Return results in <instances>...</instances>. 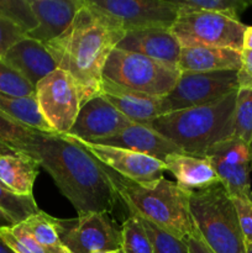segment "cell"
Wrapping results in <instances>:
<instances>
[{
	"mask_svg": "<svg viewBox=\"0 0 252 253\" xmlns=\"http://www.w3.org/2000/svg\"><path fill=\"white\" fill-rule=\"evenodd\" d=\"M99 95L106 99L111 105L115 106L116 110L120 111L133 124L148 127H151V124L156 119L169 113L166 105L165 96L161 98L128 90L114 85L104 79Z\"/></svg>",
	"mask_w": 252,
	"mask_h": 253,
	"instance_id": "obj_14",
	"label": "cell"
},
{
	"mask_svg": "<svg viewBox=\"0 0 252 253\" xmlns=\"http://www.w3.org/2000/svg\"><path fill=\"white\" fill-rule=\"evenodd\" d=\"M21 229L35 240L37 244L49 249H63L58 231H57L56 217L40 210L36 214L20 222Z\"/></svg>",
	"mask_w": 252,
	"mask_h": 253,
	"instance_id": "obj_25",
	"label": "cell"
},
{
	"mask_svg": "<svg viewBox=\"0 0 252 253\" xmlns=\"http://www.w3.org/2000/svg\"><path fill=\"white\" fill-rule=\"evenodd\" d=\"M0 253H15V252L12 251V250L10 249V247L7 246L1 239H0Z\"/></svg>",
	"mask_w": 252,
	"mask_h": 253,
	"instance_id": "obj_40",
	"label": "cell"
},
{
	"mask_svg": "<svg viewBox=\"0 0 252 253\" xmlns=\"http://www.w3.org/2000/svg\"><path fill=\"white\" fill-rule=\"evenodd\" d=\"M0 93L14 96H35V86L0 57Z\"/></svg>",
	"mask_w": 252,
	"mask_h": 253,
	"instance_id": "obj_32",
	"label": "cell"
},
{
	"mask_svg": "<svg viewBox=\"0 0 252 253\" xmlns=\"http://www.w3.org/2000/svg\"><path fill=\"white\" fill-rule=\"evenodd\" d=\"M1 58L34 86L44 77L58 69L47 47L26 36L10 47Z\"/></svg>",
	"mask_w": 252,
	"mask_h": 253,
	"instance_id": "obj_17",
	"label": "cell"
},
{
	"mask_svg": "<svg viewBox=\"0 0 252 253\" xmlns=\"http://www.w3.org/2000/svg\"><path fill=\"white\" fill-rule=\"evenodd\" d=\"M10 153H19V152L14 151L12 148H10L9 146H6L5 143H2L1 141H0V156L10 155Z\"/></svg>",
	"mask_w": 252,
	"mask_h": 253,
	"instance_id": "obj_39",
	"label": "cell"
},
{
	"mask_svg": "<svg viewBox=\"0 0 252 253\" xmlns=\"http://www.w3.org/2000/svg\"><path fill=\"white\" fill-rule=\"evenodd\" d=\"M14 225H16V224H15V222L12 221V220L10 219V217L7 216L4 211H1V210H0V230H1L2 227H11V226H14Z\"/></svg>",
	"mask_w": 252,
	"mask_h": 253,
	"instance_id": "obj_38",
	"label": "cell"
},
{
	"mask_svg": "<svg viewBox=\"0 0 252 253\" xmlns=\"http://www.w3.org/2000/svg\"><path fill=\"white\" fill-rule=\"evenodd\" d=\"M232 137L250 145L252 141V88L240 85L236 94Z\"/></svg>",
	"mask_w": 252,
	"mask_h": 253,
	"instance_id": "obj_26",
	"label": "cell"
},
{
	"mask_svg": "<svg viewBox=\"0 0 252 253\" xmlns=\"http://www.w3.org/2000/svg\"><path fill=\"white\" fill-rule=\"evenodd\" d=\"M185 242L188 245L189 253H212L209 250V247L205 245V242L203 241L200 235L198 234L197 229H195V231L190 236H188L185 239Z\"/></svg>",
	"mask_w": 252,
	"mask_h": 253,
	"instance_id": "obj_35",
	"label": "cell"
},
{
	"mask_svg": "<svg viewBox=\"0 0 252 253\" xmlns=\"http://www.w3.org/2000/svg\"><path fill=\"white\" fill-rule=\"evenodd\" d=\"M173 2L177 7L178 15L204 11L224 15L234 20H240V15L252 5L250 0H173Z\"/></svg>",
	"mask_w": 252,
	"mask_h": 253,
	"instance_id": "obj_24",
	"label": "cell"
},
{
	"mask_svg": "<svg viewBox=\"0 0 252 253\" xmlns=\"http://www.w3.org/2000/svg\"><path fill=\"white\" fill-rule=\"evenodd\" d=\"M162 162L166 170L175 178V183L188 192H199L220 183L207 156L178 152L167 156Z\"/></svg>",
	"mask_w": 252,
	"mask_h": 253,
	"instance_id": "obj_19",
	"label": "cell"
},
{
	"mask_svg": "<svg viewBox=\"0 0 252 253\" xmlns=\"http://www.w3.org/2000/svg\"><path fill=\"white\" fill-rule=\"evenodd\" d=\"M35 98L40 113L54 133L71 131L82 108L81 89L72 76L56 69L35 86Z\"/></svg>",
	"mask_w": 252,
	"mask_h": 253,
	"instance_id": "obj_8",
	"label": "cell"
},
{
	"mask_svg": "<svg viewBox=\"0 0 252 253\" xmlns=\"http://www.w3.org/2000/svg\"><path fill=\"white\" fill-rule=\"evenodd\" d=\"M242 51H252V26H246L242 37Z\"/></svg>",
	"mask_w": 252,
	"mask_h": 253,
	"instance_id": "obj_37",
	"label": "cell"
},
{
	"mask_svg": "<svg viewBox=\"0 0 252 253\" xmlns=\"http://www.w3.org/2000/svg\"><path fill=\"white\" fill-rule=\"evenodd\" d=\"M138 219L147 232V236L152 244L155 253H189L185 240L177 239V237L160 230L151 222L146 221L141 217Z\"/></svg>",
	"mask_w": 252,
	"mask_h": 253,
	"instance_id": "obj_31",
	"label": "cell"
},
{
	"mask_svg": "<svg viewBox=\"0 0 252 253\" xmlns=\"http://www.w3.org/2000/svg\"><path fill=\"white\" fill-rule=\"evenodd\" d=\"M95 253H124L123 251L120 250H113V251H103V252H95Z\"/></svg>",
	"mask_w": 252,
	"mask_h": 253,
	"instance_id": "obj_42",
	"label": "cell"
},
{
	"mask_svg": "<svg viewBox=\"0 0 252 253\" xmlns=\"http://www.w3.org/2000/svg\"><path fill=\"white\" fill-rule=\"evenodd\" d=\"M0 210L4 211L15 224L25 221L27 217L40 211L34 195L24 197L10 192L0 182Z\"/></svg>",
	"mask_w": 252,
	"mask_h": 253,
	"instance_id": "obj_27",
	"label": "cell"
},
{
	"mask_svg": "<svg viewBox=\"0 0 252 253\" xmlns=\"http://www.w3.org/2000/svg\"><path fill=\"white\" fill-rule=\"evenodd\" d=\"M131 124H133L132 121L116 110L106 99L96 95L82 105L76 123L66 135L95 143L115 135Z\"/></svg>",
	"mask_w": 252,
	"mask_h": 253,
	"instance_id": "obj_13",
	"label": "cell"
},
{
	"mask_svg": "<svg viewBox=\"0 0 252 253\" xmlns=\"http://www.w3.org/2000/svg\"><path fill=\"white\" fill-rule=\"evenodd\" d=\"M125 35L118 22L84 0L71 26L44 44L58 68L78 84L82 105L99 95L106 59Z\"/></svg>",
	"mask_w": 252,
	"mask_h": 253,
	"instance_id": "obj_2",
	"label": "cell"
},
{
	"mask_svg": "<svg viewBox=\"0 0 252 253\" xmlns=\"http://www.w3.org/2000/svg\"><path fill=\"white\" fill-rule=\"evenodd\" d=\"M180 72H240L241 52L217 47H183L178 63Z\"/></svg>",
	"mask_w": 252,
	"mask_h": 253,
	"instance_id": "obj_20",
	"label": "cell"
},
{
	"mask_svg": "<svg viewBox=\"0 0 252 253\" xmlns=\"http://www.w3.org/2000/svg\"><path fill=\"white\" fill-rule=\"evenodd\" d=\"M113 179L130 215L141 217L179 240H185L195 231L189 209L192 192L165 177L145 185L124 179L114 172Z\"/></svg>",
	"mask_w": 252,
	"mask_h": 253,
	"instance_id": "obj_3",
	"label": "cell"
},
{
	"mask_svg": "<svg viewBox=\"0 0 252 253\" xmlns=\"http://www.w3.org/2000/svg\"><path fill=\"white\" fill-rule=\"evenodd\" d=\"M121 251L124 253H155L140 219L130 215L121 226Z\"/></svg>",
	"mask_w": 252,
	"mask_h": 253,
	"instance_id": "obj_28",
	"label": "cell"
},
{
	"mask_svg": "<svg viewBox=\"0 0 252 253\" xmlns=\"http://www.w3.org/2000/svg\"><path fill=\"white\" fill-rule=\"evenodd\" d=\"M247 253H252V245H247Z\"/></svg>",
	"mask_w": 252,
	"mask_h": 253,
	"instance_id": "obj_43",
	"label": "cell"
},
{
	"mask_svg": "<svg viewBox=\"0 0 252 253\" xmlns=\"http://www.w3.org/2000/svg\"><path fill=\"white\" fill-rule=\"evenodd\" d=\"M125 32L145 29H170L178 19L173 0H88Z\"/></svg>",
	"mask_w": 252,
	"mask_h": 253,
	"instance_id": "obj_11",
	"label": "cell"
},
{
	"mask_svg": "<svg viewBox=\"0 0 252 253\" xmlns=\"http://www.w3.org/2000/svg\"><path fill=\"white\" fill-rule=\"evenodd\" d=\"M39 161L25 153L0 156V182L17 195L30 197L39 175Z\"/></svg>",
	"mask_w": 252,
	"mask_h": 253,
	"instance_id": "obj_21",
	"label": "cell"
},
{
	"mask_svg": "<svg viewBox=\"0 0 252 253\" xmlns=\"http://www.w3.org/2000/svg\"><path fill=\"white\" fill-rule=\"evenodd\" d=\"M98 145L113 146V147L125 148L133 152L151 156L153 158L163 161L172 153L182 152L175 145L168 141L165 136L158 133L148 126L131 124L121 128L115 135L99 140Z\"/></svg>",
	"mask_w": 252,
	"mask_h": 253,
	"instance_id": "obj_18",
	"label": "cell"
},
{
	"mask_svg": "<svg viewBox=\"0 0 252 253\" xmlns=\"http://www.w3.org/2000/svg\"><path fill=\"white\" fill-rule=\"evenodd\" d=\"M180 74L175 66L114 48L106 59L103 79L120 88L163 98L174 89Z\"/></svg>",
	"mask_w": 252,
	"mask_h": 253,
	"instance_id": "obj_6",
	"label": "cell"
},
{
	"mask_svg": "<svg viewBox=\"0 0 252 253\" xmlns=\"http://www.w3.org/2000/svg\"><path fill=\"white\" fill-rule=\"evenodd\" d=\"M237 90L216 103L166 114L156 119L151 127L182 152L205 156L210 147L234 135Z\"/></svg>",
	"mask_w": 252,
	"mask_h": 253,
	"instance_id": "obj_4",
	"label": "cell"
},
{
	"mask_svg": "<svg viewBox=\"0 0 252 253\" xmlns=\"http://www.w3.org/2000/svg\"><path fill=\"white\" fill-rule=\"evenodd\" d=\"M240 88L239 72H182L174 89L165 96L168 111L216 103Z\"/></svg>",
	"mask_w": 252,
	"mask_h": 253,
	"instance_id": "obj_10",
	"label": "cell"
},
{
	"mask_svg": "<svg viewBox=\"0 0 252 253\" xmlns=\"http://www.w3.org/2000/svg\"><path fill=\"white\" fill-rule=\"evenodd\" d=\"M0 16L16 25L25 35L34 31L39 25L30 0H0Z\"/></svg>",
	"mask_w": 252,
	"mask_h": 253,
	"instance_id": "obj_30",
	"label": "cell"
},
{
	"mask_svg": "<svg viewBox=\"0 0 252 253\" xmlns=\"http://www.w3.org/2000/svg\"><path fill=\"white\" fill-rule=\"evenodd\" d=\"M246 245H252V198H231Z\"/></svg>",
	"mask_w": 252,
	"mask_h": 253,
	"instance_id": "obj_33",
	"label": "cell"
},
{
	"mask_svg": "<svg viewBox=\"0 0 252 253\" xmlns=\"http://www.w3.org/2000/svg\"><path fill=\"white\" fill-rule=\"evenodd\" d=\"M32 157L51 175L78 216L91 212L111 214L121 202L113 170L69 136L41 133Z\"/></svg>",
	"mask_w": 252,
	"mask_h": 253,
	"instance_id": "obj_1",
	"label": "cell"
},
{
	"mask_svg": "<svg viewBox=\"0 0 252 253\" xmlns=\"http://www.w3.org/2000/svg\"><path fill=\"white\" fill-rule=\"evenodd\" d=\"M41 133L43 132L27 127L0 113V141L16 152L32 157V151Z\"/></svg>",
	"mask_w": 252,
	"mask_h": 253,
	"instance_id": "obj_23",
	"label": "cell"
},
{
	"mask_svg": "<svg viewBox=\"0 0 252 253\" xmlns=\"http://www.w3.org/2000/svg\"><path fill=\"white\" fill-rule=\"evenodd\" d=\"M0 113L43 133H54L40 113L35 96H14L0 93Z\"/></svg>",
	"mask_w": 252,
	"mask_h": 253,
	"instance_id": "obj_22",
	"label": "cell"
},
{
	"mask_svg": "<svg viewBox=\"0 0 252 253\" xmlns=\"http://www.w3.org/2000/svg\"><path fill=\"white\" fill-rule=\"evenodd\" d=\"M0 239L15 253H69L66 249H49L37 244L19 224L0 230Z\"/></svg>",
	"mask_w": 252,
	"mask_h": 253,
	"instance_id": "obj_29",
	"label": "cell"
},
{
	"mask_svg": "<svg viewBox=\"0 0 252 253\" xmlns=\"http://www.w3.org/2000/svg\"><path fill=\"white\" fill-rule=\"evenodd\" d=\"M189 209L198 234L212 253H247L234 203L221 183L193 192Z\"/></svg>",
	"mask_w": 252,
	"mask_h": 253,
	"instance_id": "obj_5",
	"label": "cell"
},
{
	"mask_svg": "<svg viewBox=\"0 0 252 253\" xmlns=\"http://www.w3.org/2000/svg\"><path fill=\"white\" fill-rule=\"evenodd\" d=\"M30 5L39 25L26 37L47 44L71 26L84 0H30Z\"/></svg>",
	"mask_w": 252,
	"mask_h": 253,
	"instance_id": "obj_16",
	"label": "cell"
},
{
	"mask_svg": "<svg viewBox=\"0 0 252 253\" xmlns=\"http://www.w3.org/2000/svg\"><path fill=\"white\" fill-rule=\"evenodd\" d=\"M239 78L252 81V51L241 52V69L239 72Z\"/></svg>",
	"mask_w": 252,
	"mask_h": 253,
	"instance_id": "obj_36",
	"label": "cell"
},
{
	"mask_svg": "<svg viewBox=\"0 0 252 253\" xmlns=\"http://www.w3.org/2000/svg\"><path fill=\"white\" fill-rule=\"evenodd\" d=\"M246 25L240 20L214 12L178 15L170 31L183 47H217L242 52Z\"/></svg>",
	"mask_w": 252,
	"mask_h": 253,
	"instance_id": "obj_7",
	"label": "cell"
},
{
	"mask_svg": "<svg viewBox=\"0 0 252 253\" xmlns=\"http://www.w3.org/2000/svg\"><path fill=\"white\" fill-rule=\"evenodd\" d=\"M240 85H249V86H251V88H252V81H246V79H240ZM250 150H251V157H252V141H251V143H250Z\"/></svg>",
	"mask_w": 252,
	"mask_h": 253,
	"instance_id": "obj_41",
	"label": "cell"
},
{
	"mask_svg": "<svg viewBox=\"0 0 252 253\" xmlns=\"http://www.w3.org/2000/svg\"><path fill=\"white\" fill-rule=\"evenodd\" d=\"M69 137L81 145L84 150L88 151L106 168L111 169L114 173H118V175L124 179L130 180L136 184L145 185L157 182L163 178V173L166 172L162 161L151 156L133 152L125 148L86 142L73 136Z\"/></svg>",
	"mask_w": 252,
	"mask_h": 253,
	"instance_id": "obj_12",
	"label": "cell"
},
{
	"mask_svg": "<svg viewBox=\"0 0 252 253\" xmlns=\"http://www.w3.org/2000/svg\"><path fill=\"white\" fill-rule=\"evenodd\" d=\"M115 48L142 54L148 58L175 67H178L182 52V46L170 29L128 31Z\"/></svg>",
	"mask_w": 252,
	"mask_h": 253,
	"instance_id": "obj_15",
	"label": "cell"
},
{
	"mask_svg": "<svg viewBox=\"0 0 252 253\" xmlns=\"http://www.w3.org/2000/svg\"><path fill=\"white\" fill-rule=\"evenodd\" d=\"M26 36L21 29L5 17L0 16V57L4 56L10 47Z\"/></svg>",
	"mask_w": 252,
	"mask_h": 253,
	"instance_id": "obj_34",
	"label": "cell"
},
{
	"mask_svg": "<svg viewBox=\"0 0 252 253\" xmlns=\"http://www.w3.org/2000/svg\"><path fill=\"white\" fill-rule=\"evenodd\" d=\"M57 231L69 253H95L121 249V226L108 212H91L74 219L56 217Z\"/></svg>",
	"mask_w": 252,
	"mask_h": 253,
	"instance_id": "obj_9",
	"label": "cell"
}]
</instances>
